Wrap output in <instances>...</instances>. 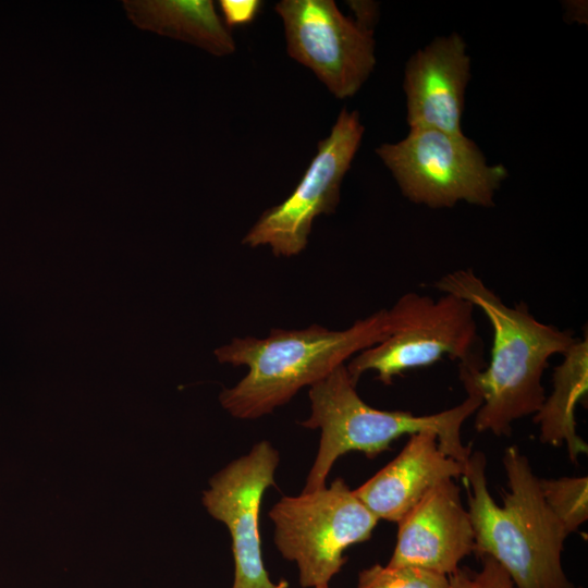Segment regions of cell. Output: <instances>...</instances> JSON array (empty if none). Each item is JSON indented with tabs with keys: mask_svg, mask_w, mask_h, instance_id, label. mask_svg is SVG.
<instances>
[{
	"mask_svg": "<svg viewBox=\"0 0 588 588\" xmlns=\"http://www.w3.org/2000/svg\"><path fill=\"white\" fill-rule=\"evenodd\" d=\"M389 331L388 310L380 309L343 330L319 324L274 328L265 338H233L215 351L222 364L246 366L247 373L219 400L231 416L256 419L287 403L357 353L382 341Z\"/></svg>",
	"mask_w": 588,
	"mask_h": 588,
	"instance_id": "obj_3",
	"label": "cell"
},
{
	"mask_svg": "<svg viewBox=\"0 0 588 588\" xmlns=\"http://www.w3.org/2000/svg\"><path fill=\"white\" fill-rule=\"evenodd\" d=\"M432 287L468 301L489 320L493 336L488 365L485 367L479 353L458 368L482 399L475 413L476 430L510 436L515 421L535 415L541 407L546 399L542 376L549 359L563 355L578 338L572 330L538 320L525 302L506 305L471 268L449 272Z\"/></svg>",
	"mask_w": 588,
	"mask_h": 588,
	"instance_id": "obj_1",
	"label": "cell"
},
{
	"mask_svg": "<svg viewBox=\"0 0 588 588\" xmlns=\"http://www.w3.org/2000/svg\"><path fill=\"white\" fill-rule=\"evenodd\" d=\"M279 453L268 441L229 463L209 481L203 503L207 512L229 529L234 560L232 588H287L273 583L261 553L259 512L265 491L274 486Z\"/></svg>",
	"mask_w": 588,
	"mask_h": 588,
	"instance_id": "obj_10",
	"label": "cell"
},
{
	"mask_svg": "<svg viewBox=\"0 0 588 588\" xmlns=\"http://www.w3.org/2000/svg\"><path fill=\"white\" fill-rule=\"evenodd\" d=\"M347 3L356 14L355 22L363 28L373 32L378 16V4L371 1H348Z\"/></svg>",
	"mask_w": 588,
	"mask_h": 588,
	"instance_id": "obj_20",
	"label": "cell"
},
{
	"mask_svg": "<svg viewBox=\"0 0 588 588\" xmlns=\"http://www.w3.org/2000/svg\"><path fill=\"white\" fill-rule=\"evenodd\" d=\"M269 517L275 547L296 563L304 588L329 586L346 562L344 551L367 541L379 520L342 478L329 487L281 498Z\"/></svg>",
	"mask_w": 588,
	"mask_h": 588,
	"instance_id": "obj_6",
	"label": "cell"
},
{
	"mask_svg": "<svg viewBox=\"0 0 588 588\" xmlns=\"http://www.w3.org/2000/svg\"><path fill=\"white\" fill-rule=\"evenodd\" d=\"M463 474L464 466L441 450L437 434L421 431L354 493L378 519L397 524L430 489Z\"/></svg>",
	"mask_w": 588,
	"mask_h": 588,
	"instance_id": "obj_13",
	"label": "cell"
},
{
	"mask_svg": "<svg viewBox=\"0 0 588 588\" xmlns=\"http://www.w3.org/2000/svg\"><path fill=\"white\" fill-rule=\"evenodd\" d=\"M553 370V389L534 415L542 443L567 449L573 463L587 454L588 445L576 431L575 409L588 392V335L578 339Z\"/></svg>",
	"mask_w": 588,
	"mask_h": 588,
	"instance_id": "obj_15",
	"label": "cell"
},
{
	"mask_svg": "<svg viewBox=\"0 0 588 588\" xmlns=\"http://www.w3.org/2000/svg\"><path fill=\"white\" fill-rule=\"evenodd\" d=\"M460 379L466 399L454 407L430 415L382 411L368 405L357 393L345 365L309 387L310 415L301 425L320 429V441L303 492L326 487L333 464L343 454L358 451L371 458L389 450L397 438L421 431L434 432L441 450L464 466L471 448L462 441V426L475 415L482 399L469 378Z\"/></svg>",
	"mask_w": 588,
	"mask_h": 588,
	"instance_id": "obj_4",
	"label": "cell"
},
{
	"mask_svg": "<svg viewBox=\"0 0 588 588\" xmlns=\"http://www.w3.org/2000/svg\"><path fill=\"white\" fill-rule=\"evenodd\" d=\"M543 499L569 535L588 519V477L539 478Z\"/></svg>",
	"mask_w": 588,
	"mask_h": 588,
	"instance_id": "obj_16",
	"label": "cell"
},
{
	"mask_svg": "<svg viewBox=\"0 0 588 588\" xmlns=\"http://www.w3.org/2000/svg\"><path fill=\"white\" fill-rule=\"evenodd\" d=\"M356 588H449V577L404 565H380L363 569Z\"/></svg>",
	"mask_w": 588,
	"mask_h": 588,
	"instance_id": "obj_17",
	"label": "cell"
},
{
	"mask_svg": "<svg viewBox=\"0 0 588 588\" xmlns=\"http://www.w3.org/2000/svg\"><path fill=\"white\" fill-rule=\"evenodd\" d=\"M315 588H329V586H317Z\"/></svg>",
	"mask_w": 588,
	"mask_h": 588,
	"instance_id": "obj_21",
	"label": "cell"
},
{
	"mask_svg": "<svg viewBox=\"0 0 588 588\" xmlns=\"http://www.w3.org/2000/svg\"><path fill=\"white\" fill-rule=\"evenodd\" d=\"M502 462L509 485L502 505L489 492L485 454L471 452L464 465L474 552L498 562L516 588H576L561 559L568 534L547 505L539 477L516 445Z\"/></svg>",
	"mask_w": 588,
	"mask_h": 588,
	"instance_id": "obj_2",
	"label": "cell"
},
{
	"mask_svg": "<svg viewBox=\"0 0 588 588\" xmlns=\"http://www.w3.org/2000/svg\"><path fill=\"white\" fill-rule=\"evenodd\" d=\"M123 4L139 28L186 41L217 57L235 52V41L211 0H127Z\"/></svg>",
	"mask_w": 588,
	"mask_h": 588,
	"instance_id": "obj_14",
	"label": "cell"
},
{
	"mask_svg": "<svg viewBox=\"0 0 588 588\" xmlns=\"http://www.w3.org/2000/svg\"><path fill=\"white\" fill-rule=\"evenodd\" d=\"M364 130L358 111L343 108L330 134L318 143L315 157L292 194L267 209L245 234L242 244L252 248L269 246L275 256L301 254L308 244L314 220L335 211L341 183Z\"/></svg>",
	"mask_w": 588,
	"mask_h": 588,
	"instance_id": "obj_8",
	"label": "cell"
},
{
	"mask_svg": "<svg viewBox=\"0 0 588 588\" xmlns=\"http://www.w3.org/2000/svg\"><path fill=\"white\" fill-rule=\"evenodd\" d=\"M262 5L258 0H220L219 7L228 26H241L254 21Z\"/></svg>",
	"mask_w": 588,
	"mask_h": 588,
	"instance_id": "obj_19",
	"label": "cell"
},
{
	"mask_svg": "<svg viewBox=\"0 0 588 588\" xmlns=\"http://www.w3.org/2000/svg\"><path fill=\"white\" fill-rule=\"evenodd\" d=\"M479 571L458 567L449 577V588H516L505 569L490 556H480ZM581 588V587H578Z\"/></svg>",
	"mask_w": 588,
	"mask_h": 588,
	"instance_id": "obj_18",
	"label": "cell"
},
{
	"mask_svg": "<svg viewBox=\"0 0 588 588\" xmlns=\"http://www.w3.org/2000/svg\"><path fill=\"white\" fill-rule=\"evenodd\" d=\"M287 54L339 99L354 96L376 65L373 32L342 14L332 0H282Z\"/></svg>",
	"mask_w": 588,
	"mask_h": 588,
	"instance_id": "obj_9",
	"label": "cell"
},
{
	"mask_svg": "<svg viewBox=\"0 0 588 588\" xmlns=\"http://www.w3.org/2000/svg\"><path fill=\"white\" fill-rule=\"evenodd\" d=\"M397 526L390 565L450 576L474 552L471 522L453 479L430 489Z\"/></svg>",
	"mask_w": 588,
	"mask_h": 588,
	"instance_id": "obj_11",
	"label": "cell"
},
{
	"mask_svg": "<svg viewBox=\"0 0 588 588\" xmlns=\"http://www.w3.org/2000/svg\"><path fill=\"white\" fill-rule=\"evenodd\" d=\"M387 310V336L345 365L356 384L370 370L383 384H391L404 371L433 365L444 356L461 364L482 353L475 306L460 296L442 293L434 298L407 292Z\"/></svg>",
	"mask_w": 588,
	"mask_h": 588,
	"instance_id": "obj_5",
	"label": "cell"
},
{
	"mask_svg": "<svg viewBox=\"0 0 588 588\" xmlns=\"http://www.w3.org/2000/svg\"><path fill=\"white\" fill-rule=\"evenodd\" d=\"M470 58L455 33L438 37L406 63L404 90L409 128H433L461 135Z\"/></svg>",
	"mask_w": 588,
	"mask_h": 588,
	"instance_id": "obj_12",
	"label": "cell"
},
{
	"mask_svg": "<svg viewBox=\"0 0 588 588\" xmlns=\"http://www.w3.org/2000/svg\"><path fill=\"white\" fill-rule=\"evenodd\" d=\"M376 152L408 200L433 209L451 208L460 201L491 207L507 176L502 164H488L464 134L409 128L405 138L382 144Z\"/></svg>",
	"mask_w": 588,
	"mask_h": 588,
	"instance_id": "obj_7",
	"label": "cell"
}]
</instances>
